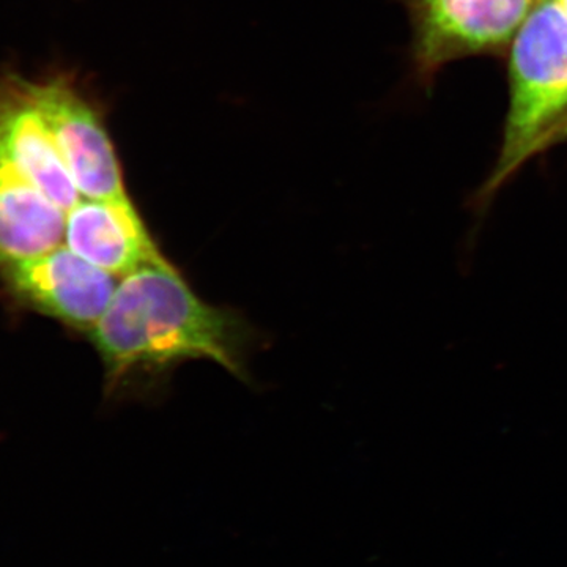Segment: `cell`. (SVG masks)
Masks as SVG:
<instances>
[{
  "label": "cell",
  "mask_w": 567,
  "mask_h": 567,
  "mask_svg": "<svg viewBox=\"0 0 567 567\" xmlns=\"http://www.w3.org/2000/svg\"><path fill=\"white\" fill-rule=\"evenodd\" d=\"M249 328L197 297L173 264L142 267L118 281L91 339L107 390L158 379L189 360H210L246 380Z\"/></svg>",
  "instance_id": "6da1fadb"
},
{
  "label": "cell",
  "mask_w": 567,
  "mask_h": 567,
  "mask_svg": "<svg viewBox=\"0 0 567 567\" xmlns=\"http://www.w3.org/2000/svg\"><path fill=\"white\" fill-rule=\"evenodd\" d=\"M509 107L502 148L476 194L487 207L533 156L550 148L567 123V14L558 0H537L509 50Z\"/></svg>",
  "instance_id": "7a4b0ae2"
},
{
  "label": "cell",
  "mask_w": 567,
  "mask_h": 567,
  "mask_svg": "<svg viewBox=\"0 0 567 567\" xmlns=\"http://www.w3.org/2000/svg\"><path fill=\"white\" fill-rule=\"evenodd\" d=\"M537 0H409L417 73L434 78L447 63L509 50Z\"/></svg>",
  "instance_id": "3957f363"
},
{
  "label": "cell",
  "mask_w": 567,
  "mask_h": 567,
  "mask_svg": "<svg viewBox=\"0 0 567 567\" xmlns=\"http://www.w3.org/2000/svg\"><path fill=\"white\" fill-rule=\"evenodd\" d=\"M28 84L81 196L114 204L132 203L102 114L82 95L73 78L54 74L40 81L28 80Z\"/></svg>",
  "instance_id": "277c9868"
},
{
  "label": "cell",
  "mask_w": 567,
  "mask_h": 567,
  "mask_svg": "<svg viewBox=\"0 0 567 567\" xmlns=\"http://www.w3.org/2000/svg\"><path fill=\"white\" fill-rule=\"evenodd\" d=\"M0 271L22 301L89 333L106 312L118 286V278L82 259L69 246L0 264Z\"/></svg>",
  "instance_id": "5b68a950"
},
{
  "label": "cell",
  "mask_w": 567,
  "mask_h": 567,
  "mask_svg": "<svg viewBox=\"0 0 567 567\" xmlns=\"http://www.w3.org/2000/svg\"><path fill=\"white\" fill-rule=\"evenodd\" d=\"M0 152L62 210L69 213L84 199L33 103L28 80L14 71L0 76Z\"/></svg>",
  "instance_id": "8992f818"
},
{
  "label": "cell",
  "mask_w": 567,
  "mask_h": 567,
  "mask_svg": "<svg viewBox=\"0 0 567 567\" xmlns=\"http://www.w3.org/2000/svg\"><path fill=\"white\" fill-rule=\"evenodd\" d=\"M63 241L82 259L121 279L147 265L169 262L133 203L84 197L66 213Z\"/></svg>",
  "instance_id": "52a82bcc"
},
{
  "label": "cell",
  "mask_w": 567,
  "mask_h": 567,
  "mask_svg": "<svg viewBox=\"0 0 567 567\" xmlns=\"http://www.w3.org/2000/svg\"><path fill=\"white\" fill-rule=\"evenodd\" d=\"M66 212L0 152V264L62 246Z\"/></svg>",
  "instance_id": "ba28073f"
},
{
  "label": "cell",
  "mask_w": 567,
  "mask_h": 567,
  "mask_svg": "<svg viewBox=\"0 0 567 567\" xmlns=\"http://www.w3.org/2000/svg\"><path fill=\"white\" fill-rule=\"evenodd\" d=\"M567 142V123L558 130L557 134L551 137L550 147H555V145L566 144Z\"/></svg>",
  "instance_id": "9c48e42d"
},
{
  "label": "cell",
  "mask_w": 567,
  "mask_h": 567,
  "mask_svg": "<svg viewBox=\"0 0 567 567\" xmlns=\"http://www.w3.org/2000/svg\"><path fill=\"white\" fill-rule=\"evenodd\" d=\"M559 2V6L563 7V10L566 11V14H567V0H558Z\"/></svg>",
  "instance_id": "30bf717a"
}]
</instances>
